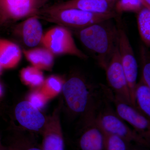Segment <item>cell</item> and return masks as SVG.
<instances>
[{
    "instance_id": "cell-13",
    "label": "cell",
    "mask_w": 150,
    "mask_h": 150,
    "mask_svg": "<svg viewBox=\"0 0 150 150\" xmlns=\"http://www.w3.org/2000/svg\"><path fill=\"white\" fill-rule=\"evenodd\" d=\"M59 110L57 109L55 110L48 118V121H46V127L43 132V150H65Z\"/></svg>"
},
{
    "instance_id": "cell-6",
    "label": "cell",
    "mask_w": 150,
    "mask_h": 150,
    "mask_svg": "<svg viewBox=\"0 0 150 150\" xmlns=\"http://www.w3.org/2000/svg\"><path fill=\"white\" fill-rule=\"evenodd\" d=\"M101 86L104 95L114 105L117 115L133 129L150 140V119L131 105L115 96L109 88L103 85Z\"/></svg>"
},
{
    "instance_id": "cell-27",
    "label": "cell",
    "mask_w": 150,
    "mask_h": 150,
    "mask_svg": "<svg viewBox=\"0 0 150 150\" xmlns=\"http://www.w3.org/2000/svg\"><path fill=\"white\" fill-rule=\"evenodd\" d=\"M142 1L144 6L150 9V0H142Z\"/></svg>"
},
{
    "instance_id": "cell-19",
    "label": "cell",
    "mask_w": 150,
    "mask_h": 150,
    "mask_svg": "<svg viewBox=\"0 0 150 150\" xmlns=\"http://www.w3.org/2000/svg\"><path fill=\"white\" fill-rule=\"evenodd\" d=\"M100 128L103 136L104 150H129L132 144L116 135L105 131L100 127Z\"/></svg>"
},
{
    "instance_id": "cell-17",
    "label": "cell",
    "mask_w": 150,
    "mask_h": 150,
    "mask_svg": "<svg viewBox=\"0 0 150 150\" xmlns=\"http://www.w3.org/2000/svg\"><path fill=\"white\" fill-rule=\"evenodd\" d=\"M135 108L143 115L150 118V87L140 81L135 92Z\"/></svg>"
},
{
    "instance_id": "cell-12",
    "label": "cell",
    "mask_w": 150,
    "mask_h": 150,
    "mask_svg": "<svg viewBox=\"0 0 150 150\" xmlns=\"http://www.w3.org/2000/svg\"><path fill=\"white\" fill-rule=\"evenodd\" d=\"M117 2L108 0H69L56 3L50 6L56 9H76L95 13H117L115 11Z\"/></svg>"
},
{
    "instance_id": "cell-20",
    "label": "cell",
    "mask_w": 150,
    "mask_h": 150,
    "mask_svg": "<svg viewBox=\"0 0 150 150\" xmlns=\"http://www.w3.org/2000/svg\"><path fill=\"white\" fill-rule=\"evenodd\" d=\"M21 76L25 83L32 87L40 86L44 82L43 73L34 67L23 69L21 72Z\"/></svg>"
},
{
    "instance_id": "cell-14",
    "label": "cell",
    "mask_w": 150,
    "mask_h": 150,
    "mask_svg": "<svg viewBox=\"0 0 150 150\" xmlns=\"http://www.w3.org/2000/svg\"><path fill=\"white\" fill-rule=\"evenodd\" d=\"M15 113L19 123L29 130L38 131L46 123L44 115L29 101H22L18 104Z\"/></svg>"
},
{
    "instance_id": "cell-3",
    "label": "cell",
    "mask_w": 150,
    "mask_h": 150,
    "mask_svg": "<svg viewBox=\"0 0 150 150\" xmlns=\"http://www.w3.org/2000/svg\"><path fill=\"white\" fill-rule=\"evenodd\" d=\"M35 16L40 19L74 30L109 19L116 18L118 14L93 13L74 8L56 9L48 6L40 9Z\"/></svg>"
},
{
    "instance_id": "cell-4",
    "label": "cell",
    "mask_w": 150,
    "mask_h": 150,
    "mask_svg": "<svg viewBox=\"0 0 150 150\" xmlns=\"http://www.w3.org/2000/svg\"><path fill=\"white\" fill-rule=\"evenodd\" d=\"M95 119L98 126L105 131L121 137L131 144L149 147L150 140L129 127L117 115L103 93L96 110Z\"/></svg>"
},
{
    "instance_id": "cell-25",
    "label": "cell",
    "mask_w": 150,
    "mask_h": 150,
    "mask_svg": "<svg viewBox=\"0 0 150 150\" xmlns=\"http://www.w3.org/2000/svg\"><path fill=\"white\" fill-rule=\"evenodd\" d=\"M13 150H43V149H40L28 144L19 143L17 144L13 148Z\"/></svg>"
},
{
    "instance_id": "cell-28",
    "label": "cell",
    "mask_w": 150,
    "mask_h": 150,
    "mask_svg": "<svg viewBox=\"0 0 150 150\" xmlns=\"http://www.w3.org/2000/svg\"><path fill=\"white\" fill-rule=\"evenodd\" d=\"M57 1V2H60L65 1H69V0H56Z\"/></svg>"
},
{
    "instance_id": "cell-30",
    "label": "cell",
    "mask_w": 150,
    "mask_h": 150,
    "mask_svg": "<svg viewBox=\"0 0 150 150\" xmlns=\"http://www.w3.org/2000/svg\"><path fill=\"white\" fill-rule=\"evenodd\" d=\"M2 69V67L0 65V74H1V71Z\"/></svg>"
},
{
    "instance_id": "cell-7",
    "label": "cell",
    "mask_w": 150,
    "mask_h": 150,
    "mask_svg": "<svg viewBox=\"0 0 150 150\" xmlns=\"http://www.w3.org/2000/svg\"><path fill=\"white\" fill-rule=\"evenodd\" d=\"M118 50L121 64L129 87L131 104L135 108V92L137 83L138 64L126 30L118 25Z\"/></svg>"
},
{
    "instance_id": "cell-16",
    "label": "cell",
    "mask_w": 150,
    "mask_h": 150,
    "mask_svg": "<svg viewBox=\"0 0 150 150\" xmlns=\"http://www.w3.org/2000/svg\"><path fill=\"white\" fill-rule=\"evenodd\" d=\"M22 52L33 67L40 70L51 69L54 64L55 56L45 47L23 49Z\"/></svg>"
},
{
    "instance_id": "cell-11",
    "label": "cell",
    "mask_w": 150,
    "mask_h": 150,
    "mask_svg": "<svg viewBox=\"0 0 150 150\" xmlns=\"http://www.w3.org/2000/svg\"><path fill=\"white\" fill-rule=\"evenodd\" d=\"M39 19L36 16L29 17L14 28L13 34L27 47L33 48L41 43L44 34Z\"/></svg>"
},
{
    "instance_id": "cell-5",
    "label": "cell",
    "mask_w": 150,
    "mask_h": 150,
    "mask_svg": "<svg viewBox=\"0 0 150 150\" xmlns=\"http://www.w3.org/2000/svg\"><path fill=\"white\" fill-rule=\"evenodd\" d=\"M41 43L55 56L71 55L83 60L88 58L78 48L71 30L63 26L58 25L47 31L43 35Z\"/></svg>"
},
{
    "instance_id": "cell-1",
    "label": "cell",
    "mask_w": 150,
    "mask_h": 150,
    "mask_svg": "<svg viewBox=\"0 0 150 150\" xmlns=\"http://www.w3.org/2000/svg\"><path fill=\"white\" fill-rule=\"evenodd\" d=\"M110 18L73 32L105 70L118 44V29Z\"/></svg>"
},
{
    "instance_id": "cell-26",
    "label": "cell",
    "mask_w": 150,
    "mask_h": 150,
    "mask_svg": "<svg viewBox=\"0 0 150 150\" xmlns=\"http://www.w3.org/2000/svg\"><path fill=\"white\" fill-rule=\"evenodd\" d=\"M129 150H149V148L137 144H131Z\"/></svg>"
},
{
    "instance_id": "cell-23",
    "label": "cell",
    "mask_w": 150,
    "mask_h": 150,
    "mask_svg": "<svg viewBox=\"0 0 150 150\" xmlns=\"http://www.w3.org/2000/svg\"><path fill=\"white\" fill-rule=\"evenodd\" d=\"M65 81L61 77L57 76H52L48 77L44 82L43 89L48 93H51L55 96L62 91L63 85Z\"/></svg>"
},
{
    "instance_id": "cell-8",
    "label": "cell",
    "mask_w": 150,
    "mask_h": 150,
    "mask_svg": "<svg viewBox=\"0 0 150 150\" xmlns=\"http://www.w3.org/2000/svg\"><path fill=\"white\" fill-rule=\"evenodd\" d=\"M48 0H0V25L34 16Z\"/></svg>"
},
{
    "instance_id": "cell-24",
    "label": "cell",
    "mask_w": 150,
    "mask_h": 150,
    "mask_svg": "<svg viewBox=\"0 0 150 150\" xmlns=\"http://www.w3.org/2000/svg\"><path fill=\"white\" fill-rule=\"evenodd\" d=\"M29 102L38 109H41L45 104V96L40 93L36 92L32 94L30 97Z\"/></svg>"
},
{
    "instance_id": "cell-32",
    "label": "cell",
    "mask_w": 150,
    "mask_h": 150,
    "mask_svg": "<svg viewBox=\"0 0 150 150\" xmlns=\"http://www.w3.org/2000/svg\"><path fill=\"white\" fill-rule=\"evenodd\" d=\"M0 150H4L3 149H2V148H0Z\"/></svg>"
},
{
    "instance_id": "cell-22",
    "label": "cell",
    "mask_w": 150,
    "mask_h": 150,
    "mask_svg": "<svg viewBox=\"0 0 150 150\" xmlns=\"http://www.w3.org/2000/svg\"><path fill=\"white\" fill-rule=\"evenodd\" d=\"M143 7L142 0H120L115 4V11L118 14L123 11L137 13Z\"/></svg>"
},
{
    "instance_id": "cell-15",
    "label": "cell",
    "mask_w": 150,
    "mask_h": 150,
    "mask_svg": "<svg viewBox=\"0 0 150 150\" xmlns=\"http://www.w3.org/2000/svg\"><path fill=\"white\" fill-rule=\"evenodd\" d=\"M21 57L22 51L17 44L0 38V65L2 68L16 67Z\"/></svg>"
},
{
    "instance_id": "cell-21",
    "label": "cell",
    "mask_w": 150,
    "mask_h": 150,
    "mask_svg": "<svg viewBox=\"0 0 150 150\" xmlns=\"http://www.w3.org/2000/svg\"><path fill=\"white\" fill-rule=\"evenodd\" d=\"M142 76L140 80L150 87V60L149 54L144 46L141 47Z\"/></svg>"
},
{
    "instance_id": "cell-31",
    "label": "cell",
    "mask_w": 150,
    "mask_h": 150,
    "mask_svg": "<svg viewBox=\"0 0 150 150\" xmlns=\"http://www.w3.org/2000/svg\"><path fill=\"white\" fill-rule=\"evenodd\" d=\"M108 1H117L118 0H108Z\"/></svg>"
},
{
    "instance_id": "cell-10",
    "label": "cell",
    "mask_w": 150,
    "mask_h": 150,
    "mask_svg": "<svg viewBox=\"0 0 150 150\" xmlns=\"http://www.w3.org/2000/svg\"><path fill=\"white\" fill-rule=\"evenodd\" d=\"M96 111L93 109L83 117V127L79 141L81 150H104L102 132L96 121Z\"/></svg>"
},
{
    "instance_id": "cell-29",
    "label": "cell",
    "mask_w": 150,
    "mask_h": 150,
    "mask_svg": "<svg viewBox=\"0 0 150 150\" xmlns=\"http://www.w3.org/2000/svg\"><path fill=\"white\" fill-rule=\"evenodd\" d=\"M2 93V88L1 87V86L0 85V96L1 95Z\"/></svg>"
},
{
    "instance_id": "cell-2",
    "label": "cell",
    "mask_w": 150,
    "mask_h": 150,
    "mask_svg": "<svg viewBox=\"0 0 150 150\" xmlns=\"http://www.w3.org/2000/svg\"><path fill=\"white\" fill-rule=\"evenodd\" d=\"M62 91L69 110L82 117L98 104L103 96L100 85H93L80 74L65 81Z\"/></svg>"
},
{
    "instance_id": "cell-18",
    "label": "cell",
    "mask_w": 150,
    "mask_h": 150,
    "mask_svg": "<svg viewBox=\"0 0 150 150\" xmlns=\"http://www.w3.org/2000/svg\"><path fill=\"white\" fill-rule=\"evenodd\" d=\"M138 30L141 39L147 47L150 46V9L143 7L137 16Z\"/></svg>"
},
{
    "instance_id": "cell-9",
    "label": "cell",
    "mask_w": 150,
    "mask_h": 150,
    "mask_svg": "<svg viewBox=\"0 0 150 150\" xmlns=\"http://www.w3.org/2000/svg\"><path fill=\"white\" fill-rule=\"evenodd\" d=\"M105 71L108 88L113 94L132 105L129 87L121 64L118 44Z\"/></svg>"
}]
</instances>
